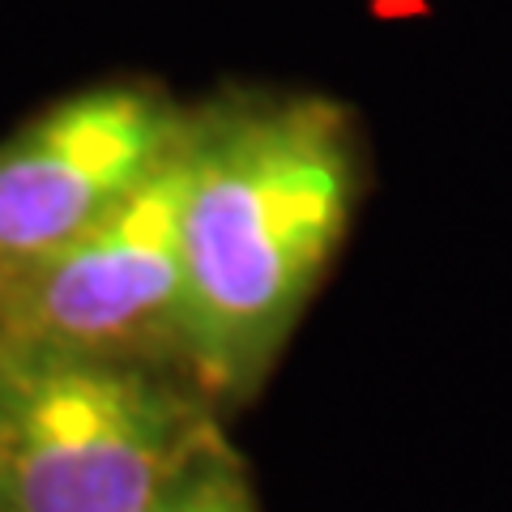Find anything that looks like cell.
Returning a JSON list of instances; mask_svg holds the SVG:
<instances>
[{
  "label": "cell",
  "instance_id": "cell-1",
  "mask_svg": "<svg viewBox=\"0 0 512 512\" xmlns=\"http://www.w3.org/2000/svg\"><path fill=\"white\" fill-rule=\"evenodd\" d=\"M363 188L346 107L316 94L197 111L184 154L188 376L214 402L269 376Z\"/></svg>",
  "mask_w": 512,
  "mask_h": 512
},
{
  "label": "cell",
  "instance_id": "cell-2",
  "mask_svg": "<svg viewBox=\"0 0 512 512\" xmlns=\"http://www.w3.org/2000/svg\"><path fill=\"white\" fill-rule=\"evenodd\" d=\"M214 397L167 367L0 329L5 512H154L227 436Z\"/></svg>",
  "mask_w": 512,
  "mask_h": 512
},
{
  "label": "cell",
  "instance_id": "cell-3",
  "mask_svg": "<svg viewBox=\"0 0 512 512\" xmlns=\"http://www.w3.org/2000/svg\"><path fill=\"white\" fill-rule=\"evenodd\" d=\"M184 154L64 248L0 282V329L82 355L188 367Z\"/></svg>",
  "mask_w": 512,
  "mask_h": 512
},
{
  "label": "cell",
  "instance_id": "cell-4",
  "mask_svg": "<svg viewBox=\"0 0 512 512\" xmlns=\"http://www.w3.org/2000/svg\"><path fill=\"white\" fill-rule=\"evenodd\" d=\"M197 111L158 86L77 90L0 141V282L94 227L184 154Z\"/></svg>",
  "mask_w": 512,
  "mask_h": 512
},
{
  "label": "cell",
  "instance_id": "cell-5",
  "mask_svg": "<svg viewBox=\"0 0 512 512\" xmlns=\"http://www.w3.org/2000/svg\"><path fill=\"white\" fill-rule=\"evenodd\" d=\"M154 512H261L248 487V474L227 444L192 466Z\"/></svg>",
  "mask_w": 512,
  "mask_h": 512
},
{
  "label": "cell",
  "instance_id": "cell-6",
  "mask_svg": "<svg viewBox=\"0 0 512 512\" xmlns=\"http://www.w3.org/2000/svg\"><path fill=\"white\" fill-rule=\"evenodd\" d=\"M0 512H5V474H0Z\"/></svg>",
  "mask_w": 512,
  "mask_h": 512
}]
</instances>
